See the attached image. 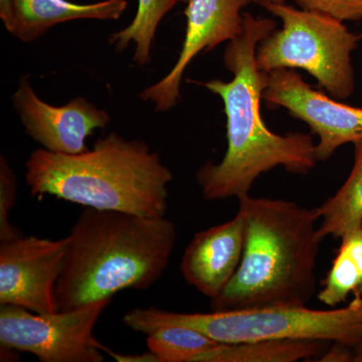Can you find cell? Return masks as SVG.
<instances>
[{
	"label": "cell",
	"mask_w": 362,
	"mask_h": 362,
	"mask_svg": "<svg viewBox=\"0 0 362 362\" xmlns=\"http://www.w3.org/2000/svg\"><path fill=\"white\" fill-rule=\"evenodd\" d=\"M147 347L159 362H194L218 342L185 325H165L147 335Z\"/></svg>",
	"instance_id": "obj_18"
},
{
	"label": "cell",
	"mask_w": 362,
	"mask_h": 362,
	"mask_svg": "<svg viewBox=\"0 0 362 362\" xmlns=\"http://www.w3.org/2000/svg\"><path fill=\"white\" fill-rule=\"evenodd\" d=\"M177 4V0H138L137 13L129 25L112 33L109 44L122 52L134 42L133 62L139 66L151 63V49L159 23Z\"/></svg>",
	"instance_id": "obj_17"
},
{
	"label": "cell",
	"mask_w": 362,
	"mask_h": 362,
	"mask_svg": "<svg viewBox=\"0 0 362 362\" xmlns=\"http://www.w3.org/2000/svg\"><path fill=\"white\" fill-rule=\"evenodd\" d=\"M352 362H362V338L356 346L351 349Z\"/></svg>",
	"instance_id": "obj_22"
},
{
	"label": "cell",
	"mask_w": 362,
	"mask_h": 362,
	"mask_svg": "<svg viewBox=\"0 0 362 362\" xmlns=\"http://www.w3.org/2000/svg\"><path fill=\"white\" fill-rule=\"evenodd\" d=\"M111 301L52 314L0 305V345L42 362H103L105 345L94 337V328Z\"/></svg>",
	"instance_id": "obj_7"
},
{
	"label": "cell",
	"mask_w": 362,
	"mask_h": 362,
	"mask_svg": "<svg viewBox=\"0 0 362 362\" xmlns=\"http://www.w3.org/2000/svg\"><path fill=\"white\" fill-rule=\"evenodd\" d=\"M127 7V0L86 4L70 0H11L8 11L1 21L14 37L23 42H33L66 21L119 20Z\"/></svg>",
	"instance_id": "obj_13"
},
{
	"label": "cell",
	"mask_w": 362,
	"mask_h": 362,
	"mask_svg": "<svg viewBox=\"0 0 362 362\" xmlns=\"http://www.w3.org/2000/svg\"><path fill=\"white\" fill-rule=\"evenodd\" d=\"M170 169L142 140L110 133L80 154L35 150L25 162L33 197L52 195L84 207L165 216Z\"/></svg>",
	"instance_id": "obj_4"
},
{
	"label": "cell",
	"mask_w": 362,
	"mask_h": 362,
	"mask_svg": "<svg viewBox=\"0 0 362 362\" xmlns=\"http://www.w3.org/2000/svg\"><path fill=\"white\" fill-rule=\"evenodd\" d=\"M123 322L145 335L161 326L185 325L218 343L321 340L352 349L362 338V297L354 298L343 308L331 310L299 306L180 313L153 307L134 308L124 315Z\"/></svg>",
	"instance_id": "obj_5"
},
{
	"label": "cell",
	"mask_w": 362,
	"mask_h": 362,
	"mask_svg": "<svg viewBox=\"0 0 362 362\" xmlns=\"http://www.w3.org/2000/svg\"><path fill=\"white\" fill-rule=\"evenodd\" d=\"M263 99L269 108H285L318 136L319 161L327 160L342 145L362 140V108L340 103L314 90L291 69L267 73Z\"/></svg>",
	"instance_id": "obj_8"
},
{
	"label": "cell",
	"mask_w": 362,
	"mask_h": 362,
	"mask_svg": "<svg viewBox=\"0 0 362 362\" xmlns=\"http://www.w3.org/2000/svg\"><path fill=\"white\" fill-rule=\"evenodd\" d=\"M11 102L26 134L54 153L88 151L87 138L110 123V115L84 97L74 98L63 106L42 101L28 75L21 78Z\"/></svg>",
	"instance_id": "obj_11"
},
{
	"label": "cell",
	"mask_w": 362,
	"mask_h": 362,
	"mask_svg": "<svg viewBox=\"0 0 362 362\" xmlns=\"http://www.w3.org/2000/svg\"><path fill=\"white\" fill-rule=\"evenodd\" d=\"M177 2H183V4H187L188 0H177Z\"/></svg>",
	"instance_id": "obj_24"
},
{
	"label": "cell",
	"mask_w": 362,
	"mask_h": 362,
	"mask_svg": "<svg viewBox=\"0 0 362 362\" xmlns=\"http://www.w3.org/2000/svg\"><path fill=\"white\" fill-rule=\"evenodd\" d=\"M66 239L23 237L0 243V305L23 307L37 314L58 311L56 286Z\"/></svg>",
	"instance_id": "obj_9"
},
{
	"label": "cell",
	"mask_w": 362,
	"mask_h": 362,
	"mask_svg": "<svg viewBox=\"0 0 362 362\" xmlns=\"http://www.w3.org/2000/svg\"><path fill=\"white\" fill-rule=\"evenodd\" d=\"M341 244L317 298L326 306L362 297V226L341 238Z\"/></svg>",
	"instance_id": "obj_16"
},
{
	"label": "cell",
	"mask_w": 362,
	"mask_h": 362,
	"mask_svg": "<svg viewBox=\"0 0 362 362\" xmlns=\"http://www.w3.org/2000/svg\"><path fill=\"white\" fill-rule=\"evenodd\" d=\"M300 8L328 14L342 21L362 20V0H294Z\"/></svg>",
	"instance_id": "obj_20"
},
{
	"label": "cell",
	"mask_w": 362,
	"mask_h": 362,
	"mask_svg": "<svg viewBox=\"0 0 362 362\" xmlns=\"http://www.w3.org/2000/svg\"><path fill=\"white\" fill-rule=\"evenodd\" d=\"M104 352L110 354L112 358L118 362H159L153 352H144L142 354H120L112 351L108 347L105 346Z\"/></svg>",
	"instance_id": "obj_21"
},
{
	"label": "cell",
	"mask_w": 362,
	"mask_h": 362,
	"mask_svg": "<svg viewBox=\"0 0 362 362\" xmlns=\"http://www.w3.org/2000/svg\"><path fill=\"white\" fill-rule=\"evenodd\" d=\"M244 16V30L228 42L223 54L232 80L197 82L221 98L226 117L225 156L216 164L207 162L197 173L207 201L240 199L250 194L259 175L272 169L282 166L288 173L307 175L319 161L310 134H276L264 122L261 100L267 73L257 65V49L277 25L272 18L247 13Z\"/></svg>",
	"instance_id": "obj_1"
},
{
	"label": "cell",
	"mask_w": 362,
	"mask_h": 362,
	"mask_svg": "<svg viewBox=\"0 0 362 362\" xmlns=\"http://www.w3.org/2000/svg\"><path fill=\"white\" fill-rule=\"evenodd\" d=\"M56 286L58 311L147 290L168 269L177 230L165 216H137L85 207L66 237Z\"/></svg>",
	"instance_id": "obj_2"
},
{
	"label": "cell",
	"mask_w": 362,
	"mask_h": 362,
	"mask_svg": "<svg viewBox=\"0 0 362 362\" xmlns=\"http://www.w3.org/2000/svg\"><path fill=\"white\" fill-rule=\"evenodd\" d=\"M245 235L246 221L239 209L232 220L195 233L180 261L187 284L211 300L218 296L239 268Z\"/></svg>",
	"instance_id": "obj_12"
},
{
	"label": "cell",
	"mask_w": 362,
	"mask_h": 362,
	"mask_svg": "<svg viewBox=\"0 0 362 362\" xmlns=\"http://www.w3.org/2000/svg\"><path fill=\"white\" fill-rule=\"evenodd\" d=\"M252 0H188L185 16L187 30L177 61L168 75L140 93L157 112L175 108L180 99V87L187 66L201 52L211 51L223 42L239 37L244 30L243 9Z\"/></svg>",
	"instance_id": "obj_10"
},
{
	"label": "cell",
	"mask_w": 362,
	"mask_h": 362,
	"mask_svg": "<svg viewBox=\"0 0 362 362\" xmlns=\"http://www.w3.org/2000/svg\"><path fill=\"white\" fill-rule=\"evenodd\" d=\"M285 1L286 0H252V2L263 7L268 6V4H285Z\"/></svg>",
	"instance_id": "obj_23"
},
{
	"label": "cell",
	"mask_w": 362,
	"mask_h": 362,
	"mask_svg": "<svg viewBox=\"0 0 362 362\" xmlns=\"http://www.w3.org/2000/svg\"><path fill=\"white\" fill-rule=\"evenodd\" d=\"M238 201L246 221L244 252L235 275L211 300V310L306 306L316 293L322 242L316 209L250 194Z\"/></svg>",
	"instance_id": "obj_3"
},
{
	"label": "cell",
	"mask_w": 362,
	"mask_h": 362,
	"mask_svg": "<svg viewBox=\"0 0 362 362\" xmlns=\"http://www.w3.org/2000/svg\"><path fill=\"white\" fill-rule=\"evenodd\" d=\"M282 21L257 49V65L269 73L279 69H302L318 81L334 99H346L356 87L351 54L362 40L344 23L315 11L286 4L264 7Z\"/></svg>",
	"instance_id": "obj_6"
},
{
	"label": "cell",
	"mask_w": 362,
	"mask_h": 362,
	"mask_svg": "<svg viewBox=\"0 0 362 362\" xmlns=\"http://www.w3.org/2000/svg\"><path fill=\"white\" fill-rule=\"evenodd\" d=\"M354 162L350 175L337 194L316 207L318 235L341 239L362 226V140L354 143Z\"/></svg>",
	"instance_id": "obj_15"
},
{
	"label": "cell",
	"mask_w": 362,
	"mask_h": 362,
	"mask_svg": "<svg viewBox=\"0 0 362 362\" xmlns=\"http://www.w3.org/2000/svg\"><path fill=\"white\" fill-rule=\"evenodd\" d=\"M16 199V177L6 157L0 156V243L20 237V230L11 225L9 214Z\"/></svg>",
	"instance_id": "obj_19"
},
{
	"label": "cell",
	"mask_w": 362,
	"mask_h": 362,
	"mask_svg": "<svg viewBox=\"0 0 362 362\" xmlns=\"http://www.w3.org/2000/svg\"><path fill=\"white\" fill-rule=\"evenodd\" d=\"M332 343L321 340L278 339L218 343L194 362H296L320 358ZM317 359V361H318Z\"/></svg>",
	"instance_id": "obj_14"
}]
</instances>
